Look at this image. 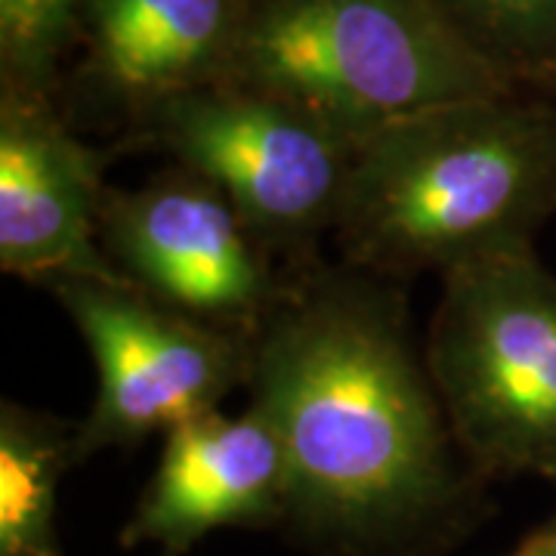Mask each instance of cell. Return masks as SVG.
<instances>
[{"label": "cell", "instance_id": "1", "mask_svg": "<svg viewBox=\"0 0 556 556\" xmlns=\"http://www.w3.org/2000/svg\"><path fill=\"white\" fill-rule=\"evenodd\" d=\"M251 346V405L276 430L285 510L350 541L455 495L452 424L393 278L343 263L285 285Z\"/></svg>", "mask_w": 556, "mask_h": 556}, {"label": "cell", "instance_id": "2", "mask_svg": "<svg viewBox=\"0 0 556 556\" xmlns=\"http://www.w3.org/2000/svg\"><path fill=\"white\" fill-rule=\"evenodd\" d=\"M556 214V102L504 90L424 109L356 139L340 251L383 278L532 251Z\"/></svg>", "mask_w": 556, "mask_h": 556}, {"label": "cell", "instance_id": "3", "mask_svg": "<svg viewBox=\"0 0 556 556\" xmlns=\"http://www.w3.org/2000/svg\"><path fill=\"white\" fill-rule=\"evenodd\" d=\"M226 80L276 93L353 139L514 90L430 0H248Z\"/></svg>", "mask_w": 556, "mask_h": 556}, {"label": "cell", "instance_id": "4", "mask_svg": "<svg viewBox=\"0 0 556 556\" xmlns=\"http://www.w3.org/2000/svg\"><path fill=\"white\" fill-rule=\"evenodd\" d=\"M442 278L427 368L457 445L495 470L556 473V276L532 251Z\"/></svg>", "mask_w": 556, "mask_h": 556}, {"label": "cell", "instance_id": "5", "mask_svg": "<svg viewBox=\"0 0 556 556\" xmlns=\"http://www.w3.org/2000/svg\"><path fill=\"white\" fill-rule=\"evenodd\" d=\"M137 137L217 186L251 236L281 254L334 232L356 155L350 134L236 80L167 102Z\"/></svg>", "mask_w": 556, "mask_h": 556}, {"label": "cell", "instance_id": "6", "mask_svg": "<svg viewBox=\"0 0 556 556\" xmlns=\"http://www.w3.org/2000/svg\"><path fill=\"white\" fill-rule=\"evenodd\" d=\"M50 291L90 346L100 380L75 457L167 433L248 387V338L186 316L127 278H68Z\"/></svg>", "mask_w": 556, "mask_h": 556}, {"label": "cell", "instance_id": "7", "mask_svg": "<svg viewBox=\"0 0 556 556\" xmlns=\"http://www.w3.org/2000/svg\"><path fill=\"white\" fill-rule=\"evenodd\" d=\"M102 248L146 294L241 338L254 334L281 291L266 248L229 199L182 167L139 189H105Z\"/></svg>", "mask_w": 556, "mask_h": 556}, {"label": "cell", "instance_id": "8", "mask_svg": "<svg viewBox=\"0 0 556 556\" xmlns=\"http://www.w3.org/2000/svg\"><path fill=\"white\" fill-rule=\"evenodd\" d=\"M102 155L72 134L47 90L3 84L0 97V269L53 288L124 278L102 248Z\"/></svg>", "mask_w": 556, "mask_h": 556}, {"label": "cell", "instance_id": "9", "mask_svg": "<svg viewBox=\"0 0 556 556\" xmlns=\"http://www.w3.org/2000/svg\"><path fill=\"white\" fill-rule=\"evenodd\" d=\"M288 467L276 430L254 405L239 417L219 408L164 433L159 470L127 526V544L186 551L214 529L285 510Z\"/></svg>", "mask_w": 556, "mask_h": 556}, {"label": "cell", "instance_id": "10", "mask_svg": "<svg viewBox=\"0 0 556 556\" xmlns=\"http://www.w3.org/2000/svg\"><path fill=\"white\" fill-rule=\"evenodd\" d=\"M248 0H87L90 72L139 127L167 102L229 78Z\"/></svg>", "mask_w": 556, "mask_h": 556}, {"label": "cell", "instance_id": "11", "mask_svg": "<svg viewBox=\"0 0 556 556\" xmlns=\"http://www.w3.org/2000/svg\"><path fill=\"white\" fill-rule=\"evenodd\" d=\"M75 437L50 417L3 402L0 412V556H60L56 485Z\"/></svg>", "mask_w": 556, "mask_h": 556}, {"label": "cell", "instance_id": "12", "mask_svg": "<svg viewBox=\"0 0 556 556\" xmlns=\"http://www.w3.org/2000/svg\"><path fill=\"white\" fill-rule=\"evenodd\" d=\"M507 87L556 100V0H430Z\"/></svg>", "mask_w": 556, "mask_h": 556}, {"label": "cell", "instance_id": "13", "mask_svg": "<svg viewBox=\"0 0 556 556\" xmlns=\"http://www.w3.org/2000/svg\"><path fill=\"white\" fill-rule=\"evenodd\" d=\"M87 0H0L3 84L47 90Z\"/></svg>", "mask_w": 556, "mask_h": 556}, {"label": "cell", "instance_id": "14", "mask_svg": "<svg viewBox=\"0 0 556 556\" xmlns=\"http://www.w3.org/2000/svg\"><path fill=\"white\" fill-rule=\"evenodd\" d=\"M538 547H541V554L544 556H556V522L551 529H544V532H538L535 535Z\"/></svg>", "mask_w": 556, "mask_h": 556}, {"label": "cell", "instance_id": "15", "mask_svg": "<svg viewBox=\"0 0 556 556\" xmlns=\"http://www.w3.org/2000/svg\"><path fill=\"white\" fill-rule=\"evenodd\" d=\"M510 556H544V554H541V547H538L535 535H532L529 541H526V544H522V547H519L517 554H510Z\"/></svg>", "mask_w": 556, "mask_h": 556}, {"label": "cell", "instance_id": "16", "mask_svg": "<svg viewBox=\"0 0 556 556\" xmlns=\"http://www.w3.org/2000/svg\"><path fill=\"white\" fill-rule=\"evenodd\" d=\"M551 479H554V482H556V473H554V477H551Z\"/></svg>", "mask_w": 556, "mask_h": 556}]
</instances>
